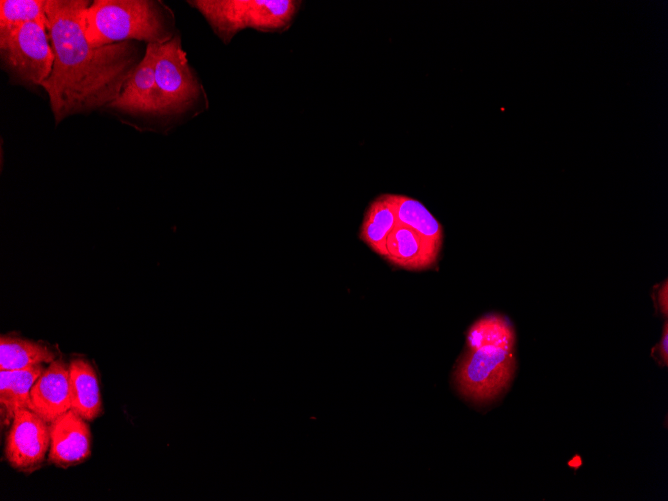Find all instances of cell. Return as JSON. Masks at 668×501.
<instances>
[{
    "label": "cell",
    "mask_w": 668,
    "mask_h": 501,
    "mask_svg": "<svg viewBox=\"0 0 668 501\" xmlns=\"http://www.w3.org/2000/svg\"><path fill=\"white\" fill-rule=\"evenodd\" d=\"M89 1L46 0L45 26L54 65L42 87L56 124L74 114L110 105L140 62L132 41L92 46L85 34Z\"/></svg>",
    "instance_id": "obj_1"
},
{
    "label": "cell",
    "mask_w": 668,
    "mask_h": 501,
    "mask_svg": "<svg viewBox=\"0 0 668 501\" xmlns=\"http://www.w3.org/2000/svg\"><path fill=\"white\" fill-rule=\"evenodd\" d=\"M173 25L171 10L149 0H95L84 17L86 38L94 47L131 40L163 44L175 36Z\"/></svg>",
    "instance_id": "obj_2"
},
{
    "label": "cell",
    "mask_w": 668,
    "mask_h": 501,
    "mask_svg": "<svg viewBox=\"0 0 668 501\" xmlns=\"http://www.w3.org/2000/svg\"><path fill=\"white\" fill-rule=\"evenodd\" d=\"M213 32L225 44L243 29L282 32L292 23L300 1L294 0H194Z\"/></svg>",
    "instance_id": "obj_3"
},
{
    "label": "cell",
    "mask_w": 668,
    "mask_h": 501,
    "mask_svg": "<svg viewBox=\"0 0 668 501\" xmlns=\"http://www.w3.org/2000/svg\"><path fill=\"white\" fill-rule=\"evenodd\" d=\"M4 69L17 82L39 85L49 78L54 65L45 22H26L0 32Z\"/></svg>",
    "instance_id": "obj_4"
},
{
    "label": "cell",
    "mask_w": 668,
    "mask_h": 501,
    "mask_svg": "<svg viewBox=\"0 0 668 501\" xmlns=\"http://www.w3.org/2000/svg\"><path fill=\"white\" fill-rule=\"evenodd\" d=\"M515 369L513 349L467 348L457 364L455 382L467 399L477 403L489 402L509 386Z\"/></svg>",
    "instance_id": "obj_5"
},
{
    "label": "cell",
    "mask_w": 668,
    "mask_h": 501,
    "mask_svg": "<svg viewBox=\"0 0 668 501\" xmlns=\"http://www.w3.org/2000/svg\"><path fill=\"white\" fill-rule=\"evenodd\" d=\"M158 115H180L188 111L203 91L188 64L179 35L158 44L155 64Z\"/></svg>",
    "instance_id": "obj_6"
},
{
    "label": "cell",
    "mask_w": 668,
    "mask_h": 501,
    "mask_svg": "<svg viewBox=\"0 0 668 501\" xmlns=\"http://www.w3.org/2000/svg\"><path fill=\"white\" fill-rule=\"evenodd\" d=\"M5 439V457L20 472L38 470L48 459L50 424L29 408L18 410Z\"/></svg>",
    "instance_id": "obj_7"
},
{
    "label": "cell",
    "mask_w": 668,
    "mask_h": 501,
    "mask_svg": "<svg viewBox=\"0 0 668 501\" xmlns=\"http://www.w3.org/2000/svg\"><path fill=\"white\" fill-rule=\"evenodd\" d=\"M92 435L88 421L68 410L50 423L48 461L59 468H70L91 455Z\"/></svg>",
    "instance_id": "obj_8"
},
{
    "label": "cell",
    "mask_w": 668,
    "mask_h": 501,
    "mask_svg": "<svg viewBox=\"0 0 668 501\" xmlns=\"http://www.w3.org/2000/svg\"><path fill=\"white\" fill-rule=\"evenodd\" d=\"M28 408L49 424L71 409L69 363L63 358L51 362L38 377Z\"/></svg>",
    "instance_id": "obj_9"
},
{
    "label": "cell",
    "mask_w": 668,
    "mask_h": 501,
    "mask_svg": "<svg viewBox=\"0 0 668 501\" xmlns=\"http://www.w3.org/2000/svg\"><path fill=\"white\" fill-rule=\"evenodd\" d=\"M158 44H147L144 56L109 105L132 114H157L155 64Z\"/></svg>",
    "instance_id": "obj_10"
},
{
    "label": "cell",
    "mask_w": 668,
    "mask_h": 501,
    "mask_svg": "<svg viewBox=\"0 0 668 501\" xmlns=\"http://www.w3.org/2000/svg\"><path fill=\"white\" fill-rule=\"evenodd\" d=\"M439 253L440 248L398 223L387 239L384 259L407 270H424L436 264Z\"/></svg>",
    "instance_id": "obj_11"
},
{
    "label": "cell",
    "mask_w": 668,
    "mask_h": 501,
    "mask_svg": "<svg viewBox=\"0 0 668 501\" xmlns=\"http://www.w3.org/2000/svg\"><path fill=\"white\" fill-rule=\"evenodd\" d=\"M71 409L88 422L103 414V403L97 372L86 359L75 358L69 363Z\"/></svg>",
    "instance_id": "obj_12"
},
{
    "label": "cell",
    "mask_w": 668,
    "mask_h": 501,
    "mask_svg": "<svg viewBox=\"0 0 668 501\" xmlns=\"http://www.w3.org/2000/svg\"><path fill=\"white\" fill-rule=\"evenodd\" d=\"M397 224L392 194H382L365 210L358 237L372 251L384 258L387 239Z\"/></svg>",
    "instance_id": "obj_13"
},
{
    "label": "cell",
    "mask_w": 668,
    "mask_h": 501,
    "mask_svg": "<svg viewBox=\"0 0 668 501\" xmlns=\"http://www.w3.org/2000/svg\"><path fill=\"white\" fill-rule=\"evenodd\" d=\"M57 359L56 352L44 343L15 336L0 339V370H18Z\"/></svg>",
    "instance_id": "obj_14"
},
{
    "label": "cell",
    "mask_w": 668,
    "mask_h": 501,
    "mask_svg": "<svg viewBox=\"0 0 668 501\" xmlns=\"http://www.w3.org/2000/svg\"><path fill=\"white\" fill-rule=\"evenodd\" d=\"M398 223L411 228L431 244L441 249L443 228L440 222L420 201L405 195L392 194Z\"/></svg>",
    "instance_id": "obj_15"
},
{
    "label": "cell",
    "mask_w": 668,
    "mask_h": 501,
    "mask_svg": "<svg viewBox=\"0 0 668 501\" xmlns=\"http://www.w3.org/2000/svg\"><path fill=\"white\" fill-rule=\"evenodd\" d=\"M467 348L495 346L513 349L515 334L510 322L498 314L486 315L474 322L466 337Z\"/></svg>",
    "instance_id": "obj_16"
},
{
    "label": "cell",
    "mask_w": 668,
    "mask_h": 501,
    "mask_svg": "<svg viewBox=\"0 0 668 501\" xmlns=\"http://www.w3.org/2000/svg\"><path fill=\"white\" fill-rule=\"evenodd\" d=\"M44 369L43 364H39L12 370L9 392L1 404L2 420L6 426H10L18 410L28 408L32 387Z\"/></svg>",
    "instance_id": "obj_17"
},
{
    "label": "cell",
    "mask_w": 668,
    "mask_h": 501,
    "mask_svg": "<svg viewBox=\"0 0 668 501\" xmlns=\"http://www.w3.org/2000/svg\"><path fill=\"white\" fill-rule=\"evenodd\" d=\"M46 0H1L0 32L26 22H45Z\"/></svg>",
    "instance_id": "obj_18"
},
{
    "label": "cell",
    "mask_w": 668,
    "mask_h": 501,
    "mask_svg": "<svg viewBox=\"0 0 668 501\" xmlns=\"http://www.w3.org/2000/svg\"><path fill=\"white\" fill-rule=\"evenodd\" d=\"M652 355L657 358L661 365L668 363V324H664L661 339L659 343L652 349Z\"/></svg>",
    "instance_id": "obj_19"
},
{
    "label": "cell",
    "mask_w": 668,
    "mask_h": 501,
    "mask_svg": "<svg viewBox=\"0 0 668 501\" xmlns=\"http://www.w3.org/2000/svg\"><path fill=\"white\" fill-rule=\"evenodd\" d=\"M656 304L657 307L659 308L660 312L663 315L668 314V284L667 280H665L657 290L656 296H655Z\"/></svg>",
    "instance_id": "obj_20"
}]
</instances>
